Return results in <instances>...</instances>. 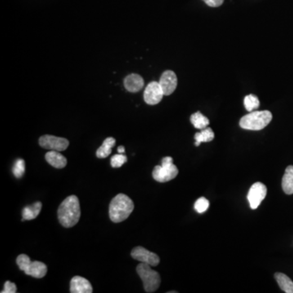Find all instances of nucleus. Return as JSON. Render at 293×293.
I'll list each match as a JSON object with an SVG mask.
<instances>
[{
	"label": "nucleus",
	"mask_w": 293,
	"mask_h": 293,
	"mask_svg": "<svg viewBox=\"0 0 293 293\" xmlns=\"http://www.w3.org/2000/svg\"><path fill=\"white\" fill-rule=\"evenodd\" d=\"M58 218L63 227L69 228L78 223L81 217L79 200L76 195H70L60 204L58 209Z\"/></svg>",
	"instance_id": "nucleus-1"
},
{
	"label": "nucleus",
	"mask_w": 293,
	"mask_h": 293,
	"mask_svg": "<svg viewBox=\"0 0 293 293\" xmlns=\"http://www.w3.org/2000/svg\"><path fill=\"white\" fill-rule=\"evenodd\" d=\"M134 209L135 204L129 196L125 194H118L109 205V217L112 222H122L129 218Z\"/></svg>",
	"instance_id": "nucleus-2"
},
{
	"label": "nucleus",
	"mask_w": 293,
	"mask_h": 293,
	"mask_svg": "<svg viewBox=\"0 0 293 293\" xmlns=\"http://www.w3.org/2000/svg\"><path fill=\"white\" fill-rule=\"evenodd\" d=\"M272 118V114L267 110L250 112L240 119V126L243 129L261 131L270 124Z\"/></svg>",
	"instance_id": "nucleus-3"
},
{
	"label": "nucleus",
	"mask_w": 293,
	"mask_h": 293,
	"mask_svg": "<svg viewBox=\"0 0 293 293\" xmlns=\"http://www.w3.org/2000/svg\"><path fill=\"white\" fill-rule=\"evenodd\" d=\"M136 271L144 283L146 293H151L156 291L160 285V276L158 272L151 269V266L140 262Z\"/></svg>",
	"instance_id": "nucleus-4"
},
{
	"label": "nucleus",
	"mask_w": 293,
	"mask_h": 293,
	"mask_svg": "<svg viewBox=\"0 0 293 293\" xmlns=\"http://www.w3.org/2000/svg\"><path fill=\"white\" fill-rule=\"evenodd\" d=\"M16 264L20 271H24L27 276L36 279H42L47 275V267L43 262H32L29 256L20 254L16 258Z\"/></svg>",
	"instance_id": "nucleus-5"
},
{
	"label": "nucleus",
	"mask_w": 293,
	"mask_h": 293,
	"mask_svg": "<svg viewBox=\"0 0 293 293\" xmlns=\"http://www.w3.org/2000/svg\"><path fill=\"white\" fill-rule=\"evenodd\" d=\"M178 169L173 164V158L165 156L163 158L161 165H156L152 171V177L156 182H166L175 178L178 175Z\"/></svg>",
	"instance_id": "nucleus-6"
},
{
	"label": "nucleus",
	"mask_w": 293,
	"mask_h": 293,
	"mask_svg": "<svg viewBox=\"0 0 293 293\" xmlns=\"http://www.w3.org/2000/svg\"><path fill=\"white\" fill-rule=\"evenodd\" d=\"M267 188L266 185L262 182H256L252 185L249 189V193L247 195L249 200L250 208L252 209H258L262 200H264L267 196Z\"/></svg>",
	"instance_id": "nucleus-7"
},
{
	"label": "nucleus",
	"mask_w": 293,
	"mask_h": 293,
	"mask_svg": "<svg viewBox=\"0 0 293 293\" xmlns=\"http://www.w3.org/2000/svg\"><path fill=\"white\" fill-rule=\"evenodd\" d=\"M39 145L42 148L52 150V151H62L68 148L69 140L56 136L46 135L39 139Z\"/></svg>",
	"instance_id": "nucleus-8"
},
{
	"label": "nucleus",
	"mask_w": 293,
	"mask_h": 293,
	"mask_svg": "<svg viewBox=\"0 0 293 293\" xmlns=\"http://www.w3.org/2000/svg\"><path fill=\"white\" fill-rule=\"evenodd\" d=\"M131 257L142 262L151 266V267H156L160 263V258L157 254L148 251L147 249H145L144 247H136L131 251Z\"/></svg>",
	"instance_id": "nucleus-9"
},
{
	"label": "nucleus",
	"mask_w": 293,
	"mask_h": 293,
	"mask_svg": "<svg viewBox=\"0 0 293 293\" xmlns=\"http://www.w3.org/2000/svg\"><path fill=\"white\" fill-rule=\"evenodd\" d=\"M162 88L158 82H151L145 88L144 98L145 102L149 105H155L162 100L164 96Z\"/></svg>",
	"instance_id": "nucleus-10"
},
{
	"label": "nucleus",
	"mask_w": 293,
	"mask_h": 293,
	"mask_svg": "<svg viewBox=\"0 0 293 293\" xmlns=\"http://www.w3.org/2000/svg\"><path fill=\"white\" fill-rule=\"evenodd\" d=\"M164 96H169L175 91L178 85V78L174 72L167 70L162 73L159 81Z\"/></svg>",
	"instance_id": "nucleus-11"
},
{
	"label": "nucleus",
	"mask_w": 293,
	"mask_h": 293,
	"mask_svg": "<svg viewBox=\"0 0 293 293\" xmlns=\"http://www.w3.org/2000/svg\"><path fill=\"white\" fill-rule=\"evenodd\" d=\"M93 289L91 283L81 276H74L70 281V293H91Z\"/></svg>",
	"instance_id": "nucleus-12"
},
{
	"label": "nucleus",
	"mask_w": 293,
	"mask_h": 293,
	"mask_svg": "<svg viewBox=\"0 0 293 293\" xmlns=\"http://www.w3.org/2000/svg\"><path fill=\"white\" fill-rule=\"evenodd\" d=\"M124 86L127 91L132 93H136L144 87L145 81L141 76L136 73H132L125 78Z\"/></svg>",
	"instance_id": "nucleus-13"
},
{
	"label": "nucleus",
	"mask_w": 293,
	"mask_h": 293,
	"mask_svg": "<svg viewBox=\"0 0 293 293\" xmlns=\"http://www.w3.org/2000/svg\"><path fill=\"white\" fill-rule=\"evenodd\" d=\"M45 159L48 164L56 169H63L66 166L67 159L62 154L60 153V151L51 150L46 154Z\"/></svg>",
	"instance_id": "nucleus-14"
},
{
	"label": "nucleus",
	"mask_w": 293,
	"mask_h": 293,
	"mask_svg": "<svg viewBox=\"0 0 293 293\" xmlns=\"http://www.w3.org/2000/svg\"><path fill=\"white\" fill-rule=\"evenodd\" d=\"M282 188L287 195L293 194V165L287 167L283 177Z\"/></svg>",
	"instance_id": "nucleus-15"
},
{
	"label": "nucleus",
	"mask_w": 293,
	"mask_h": 293,
	"mask_svg": "<svg viewBox=\"0 0 293 293\" xmlns=\"http://www.w3.org/2000/svg\"><path fill=\"white\" fill-rule=\"evenodd\" d=\"M42 203L35 202L32 205L24 207L22 210V221L24 220H33L38 217L42 209Z\"/></svg>",
	"instance_id": "nucleus-16"
},
{
	"label": "nucleus",
	"mask_w": 293,
	"mask_h": 293,
	"mask_svg": "<svg viewBox=\"0 0 293 293\" xmlns=\"http://www.w3.org/2000/svg\"><path fill=\"white\" fill-rule=\"evenodd\" d=\"M115 144V139L112 138V137L107 138L103 143V145L96 151V156L100 159L108 157L111 154L112 148L114 147Z\"/></svg>",
	"instance_id": "nucleus-17"
},
{
	"label": "nucleus",
	"mask_w": 293,
	"mask_h": 293,
	"mask_svg": "<svg viewBox=\"0 0 293 293\" xmlns=\"http://www.w3.org/2000/svg\"><path fill=\"white\" fill-rule=\"evenodd\" d=\"M275 278L283 291L286 293H293V282L290 278L283 273H276Z\"/></svg>",
	"instance_id": "nucleus-18"
},
{
	"label": "nucleus",
	"mask_w": 293,
	"mask_h": 293,
	"mask_svg": "<svg viewBox=\"0 0 293 293\" xmlns=\"http://www.w3.org/2000/svg\"><path fill=\"white\" fill-rule=\"evenodd\" d=\"M214 139V133L213 130L209 127H206L201 130L200 132L195 135V145L196 146H200L201 143L210 142Z\"/></svg>",
	"instance_id": "nucleus-19"
},
{
	"label": "nucleus",
	"mask_w": 293,
	"mask_h": 293,
	"mask_svg": "<svg viewBox=\"0 0 293 293\" xmlns=\"http://www.w3.org/2000/svg\"><path fill=\"white\" fill-rule=\"evenodd\" d=\"M191 122L195 128L200 130L206 128L209 125V119L200 112H197L191 116Z\"/></svg>",
	"instance_id": "nucleus-20"
},
{
	"label": "nucleus",
	"mask_w": 293,
	"mask_h": 293,
	"mask_svg": "<svg viewBox=\"0 0 293 293\" xmlns=\"http://www.w3.org/2000/svg\"><path fill=\"white\" fill-rule=\"evenodd\" d=\"M244 106L248 112H253V110L258 109L260 106V101L258 96L255 95H248L244 97Z\"/></svg>",
	"instance_id": "nucleus-21"
},
{
	"label": "nucleus",
	"mask_w": 293,
	"mask_h": 293,
	"mask_svg": "<svg viewBox=\"0 0 293 293\" xmlns=\"http://www.w3.org/2000/svg\"><path fill=\"white\" fill-rule=\"evenodd\" d=\"M24 170H25V163L24 160L22 159H18L16 160V162L14 164L13 168H12V172L13 174L16 178H22L24 175Z\"/></svg>",
	"instance_id": "nucleus-22"
},
{
	"label": "nucleus",
	"mask_w": 293,
	"mask_h": 293,
	"mask_svg": "<svg viewBox=\"0 0 293 293\" xmlns=\"http://www.w3.org/2000/svg\"><path fill=\"white\" fill-rule=\"evenodd\" d=\"M209 200H207L206 198L200 197L195 201L194 208H195V211L197 212V213H202L209 209Z\"/></svg>",
	"instance_id": "nucleus-23"
},
{
	"label": "nucleus",
	"mask_w": 293,
	"mask_h": 293,
	"mask_svg": "<svg viewBox=\"0 0 293 293\" xmlns=\"http://www.w3.org/2000/svg\"><path fill=\"white\" fill-rule=\"evenodd\" d=\"M127 162V156L124 153L114 155L111 159V165L114 168H120L125 163Z\"/></svg>",
	"instance_id": "nucleus-24"
},
{
	"label": "nucleus",
	"mask_w": 293,
	"mask_h": 293,
	"mask_svg": "<svg viewBox=\"0 0 293 293\" xmlns=\"http://www.w3.org/2000/svg\"><path fill=\"white\" fill-rule=\"evenodd\" d=\"M17 292L16 286L14 283L7 281L4 284V289L2 291V293H16Z\"/></svg>",
	"instance_id": "nucleus-25"
},
{
	"label": "nucleus",
	"mask_w": 293,
	"mask_h": 293,
	"mask_svg": "<svg viewBox=\"0 0 293 293\" xmlns=\"http://www.w3.org/2000/svg\"><path fill=\"white\" fill-rule=\"evenodd\" d=\"M207 5H209V7H219L223 3L224 0H203Z\"/></svg>",
	"instance_id": "nucleus-26"
},
{
	"label": "nucleus",
	"mask_w": 293,
	"mask_h": 293,
	"mask_svg": "<svg viewBox=\"0 0 293 293\" xmlns=\"http://www.w3.org/2000/svg\"><path fill=\"white\" fill-rule=\"evenodd\" d=\"M118 153H124L125 152V147L123 146H118Z\"/></svg>",
	"instance_id": "nucleus-27"
}]
</instances>
